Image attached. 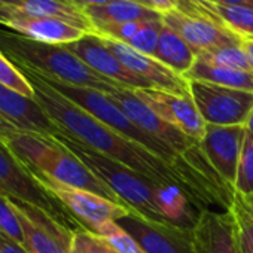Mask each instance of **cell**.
<instances>
[{
	"mask_svg": "<svg viewBox=\"0 0 253 253\" xmlns=\"http://www.w3.org/2000/svg\"><path fill=\"white\" fill-rule=\"evenodd\" d=\"M18 67L32 84L35 89V100L39 103L60 133L76 139L78 142L145 177H149L161 185L182 189L198 209V211H203L213 204L226 209L223 201L203 183L180 171L174 166L166 163L142 145L109 128L107 125L89 115L81 106L55 91L30 69L21 66Z\"/></svg>",
	"mask_w": 253,
	"mask_h": 253,
	"instance_id": "6da1fadb",
	"label": "cell"
},
{
	"mask_svg": "<svg viewBox=\"0 0 253 253\" xmlns=\"http://www.w3.org/2000/svg\"><path fill=\"white\" fill-rule=\"evenodd\" d=\"M0 137L33 173L125 206L106 183L91 173L89 169L54 136L32 131H8Z\"/></svg>",
	"mask_w": 253,
	"mask_h": 253,
	"instance_id": "7a4b0ae2",
	"label": "cell"
},
{
	"mask_svg": "<svg viewBox=\"0 0 253 253\" xmlns=\"http://www.w3.org/2000/svg\"><path fill=\"white\" fill-rule=\"evenodd\" d=\"M0 51L17 66L57 82L92 88L106 94L122 88L94 72L64 45L38 42L8 29H0Z\"/></svg>",
	"mask_w": 253,
	"mask_h": 253,
	"instance_id": "3957f363",
	"label": "cell"
},
{
	"mask_svg": "<svg viewBox=\"0 0 253 253\" xmlns=\"http://www.w3.org/2000/svg\"><path fill=\"white\" fill-rule=\"evenodd\" d=\"M54 137L69 148L89 169L91 173L106 183L134 213L152 222L173 225L163 210L161 198L167 185H161L136 173L134 170L104 157L67 134L58 131Z\"/></svg>",
	"mask_w": 253,
	"mask_h": 253,
	"instance_id": "277c9868",
	"label": "cell"
},
{
	"mask_svg": "<svg viewBox=\"0 0 253 253\" xmlns=\"http://www.w3.org/2000/svg\"><path fill=\"white\" fill-rule=\"evenodd\" d=\"M0 194L20 203L36 206L67 228L76 231L82 226L39 182L38 176L18 158L0 137Z\"/></svg>",
	"mask_w": 253,
	"mask_h": 253,
	"instance_id": "5b68a950",
	"label": "cell"
},
{
	"mask_svg": "<svg viewBox=\"0 0 253 253\" xmlns=\"http://www.w3.org/2000/svg\"><path fill=\"white\" fill-rule=\"evenodd\" d=\"M189 94L209 125H244L253 109V92L201 81H189Z\"/></svg>",
	"mask_w": 253,
	"mask_h": 253,
	"instance_id": "8992f818",
	"label": "cell"
},
{
	"mask_svg": "<svg viewBox=\"0 0 253 253\" xmlns=\"http://www.w3.org/2000/svg\"><path fill=\"white\" fill-rule=\"evenodd\" d=\"M36 176L42 186L54 198H57V201L84 229L95 232L101 225L107 222H118L133 211L126 206L116 204L92 192L72 188L39 174Z\"/></svg>",
	"mask_w": 253,
	"mask_h": 253,
	"instance_id": "52a82bcc",
	"label": "cell"
},
{
	"mask_svg": "<svg viewBox=\"0 0 253 253\" xmlns=\"http://www.w3.org/2000/svg\"><path fill=\"white\" fill-rule=\"evenodd\" d=\"M110 100L128 116L134 124H137L143 131L154 136L158 140H163L171 146L176 152L188 158H201L204 157L200 143L185 133H182L174 125L169 124L160 118L151 107H148L133 89L116 88L107 94Z\"/></svg>",
	"mask_w": 253,
	"mask_h": 253,
	"instance_id": "ba28073f",
	"label": "cell"
},
{
	"mask_svg": "<svg viewBox=\"0 0 253 253\" xmlns=\"http://www.w3.org/2000/svg\"><path fill=\"white\" fill-rule=\"evenodd\" d=\"M14 204L23 226V246L29 253H72L73 229L36 206L20 201Z\"/></svg>",
	"mask_w": 253,
	"mask_h": 253,
	"instance_id": "9c48e42d",
	"label": "cell"
},
{
	"mask_svg": "<svg viewBox=\"0 0 253 253\" xmlns=\"http://www.w3.org/2000/svg\"><path fill=\"white\" fill-rule=\"evenodd\" d=\"M163 21L183 38L195 55L241 42V39L231 35L213 20L195 11L182 0L176 11L163 15Z\"/></svg>",
	"mask_w": 253,
	"mask_h": 253,
	"instance_id": "30bf717a",
	"label": "cell"
},
{
	"mask_svg": "<svg viewBox=\"0 0 253 253\" xmlns=\"http://www.w3.org/2000/svg\"><path fill=\"white\" fill-rule=\"evenodd\" d=\"M118 223L133 235L145 253H198L192 229L152 222L134 211Z\"/></svg>",
	"mask_w": 253,
	"mask_h": 253,
	"instance_id": "8fae6325",
	"label": "cell"
},
{
	"mask_svg": "<svg viewBox=\"0 0 253 253\" xmlns=\"http://www.w3.org/2000/svg\"><path fill=\"white\" fill-rule=\"evenodd\" d=\"M246 136L244 125L232 126H219L209 125L206 126V134L200 142V148L217 173V176L232 189L237 179V170L241 155V148Z\"/></svg>",
	"mask_w": 253,
	"mask_h": 253,
	"instance_id": "7c38bea8",
	"label": "cell"
},
{
	"mask_svg": "<svg viewBox=\"0 0 253 253\" xmlns=\"http://www.w3.org/2000/svg\"><path fill=\"white\" fill-rule=\"evenodd\" d=\"M133 91L160 118L174 125L176 128L198 143L203 140L207 124L198 113L191 95H179L157 88H142Z\"/></svg>",
	"mask_w": 253,
	"mask_h": 253,
	"instance_id": "4fadbf2b",
	"label": "cell"
},
{
	"mask_svg": "<svg viewBox=\"0 0 253 253\" xmlns=\"http://www.w3.org/2000/svg\"><path fill=\"white\" fill-rule=\"evenodd\" d=\"M0 26L38 42L67 45L89 35L69 23L29 14L20 8H0Z\"/></svg>",
	"mask_w": 253,
	"mask_h": 253,
	"instance_id": "5bb4252c",
	"label": "cell"
},
{
	"mask_svg": "<svg viewBox=\"0 0 253 253\" xmlns=\"http://www.w3.org/2000/svg\"><path fill=\"white\" fill-rule=\"evenodd\" d=\"M8 131H32L54 136L58 128L35 97H26L0 84V136Z\"/></svg>",
	"mask_w": 253,
	"mask_h": 253,
	"instance_id": "9a60e30c",
	"label": "cell"
},
{
	"mask_svg": "<svg viewBox=\"0 0 253 253\" xmlns=\"http://www.w3.org/2000/svg\"><path fill=\"white\" fill-rule=\"evenodd\" d=\"M104 45L119 58V61L133 72L136 76L143 79L151 85V88H157L161 91L179 94V95H191L189 94V81L164 66L161 61H158L152 55L142 54L125 43L112 41V39H103L100 38Z\"/></svg>",
	"mask_w": 253,
	"mask_h": 253,
	"instance_id": "2e32d148",
	"label": "cell"
},
{
	"mask_svg": "<svg viewBox=\"0 0 253 253\" xmlns=\"http://www.w3.org/2000/svg\"><path fill=\"white\" fill-rule=\"evenodd\" d=\"M76 57H79L86 66L103 78L118 84L126 89H142L151 88L148 82L136 76L126 69L119 58L104 45V42L95 35H85L79 41L64 45Z\"/></svg>",
	"mask_w": 253,
	"mask_h": 253,
	"instance_id": "e0dca14e",
	"label": "cell"
},
{
	"mask_svg": "<svg viewBox=\"0 0 253 253\" xmlns=\"http://www.w3.org/2000/svg\"><path fill=\"white\" fill-rule=\"evenodd\" d=\"M192 237L198 253H240L235 223L228 211H200Z\"/></svg>",
	"mask_w": 253,
	"mask_h": 253,
	"instance_id": "ac0fdd59",
	"label": "cell"
},
{
	"mask_svg": "<svg viewBox=\"0 0 253 253\" xmlns=\"http://www.w3.org/2000/svg\"><path fill=\"white\" fill-rule=\"evenodd\" d=\"M238 39L253 38V5H223L214 0H182Z\"/></svg>",
	"mask_w": 253,
	"mask_h": 253,
	"instance_id": "d6986e66",
	"label": "cell"
},
{
	"mask_svg": "<svg viewBox=\"0 0 253 253\" xmlns=\"http://www.w3.org/2000/svg\"><path fill=\"white\" fill-rule=\"evenodd\" d=\"M85 14L89 18L92 29L107 24H121L128 21H149V20L161 18V15L152 11L151 8L133 2V0H110L109 3L86 8Z\"/></svg>",
	"mask_w": 253,
	"mask_h": 253,
	"instance_id": "ffe728a7",
	"label": "cell"
},
{
	"mask_svg": "<svg viewBox=\"0 0 253 253\" xmlns=\"http://www.w3.org/2000/svg\"><path fill=\"white\" fill-rule=\"evenodd\" d=\"M155 58L173 72L185 76L194 66L197 55L183 38L166 23L163 24Z\"/></svg>",
	"mask_w": 253,
	"mask_h": 253,
	"instance_id": "44dd1931",
	"label": "cell"
},
{
	"mask_svg": "<svg viewBox=\"0 0 253 253\" xmlns=\"http://www.w3.org/2000/svg\"><path fill=\"white\" fill-rule=\"evenodd\" d=\"M185 78L188 81H201L226 88L253 92V72L222 67L198 58L195 60L191 70L185 75Z\"/></svg>",
	"mask_w": 253,
	"mask_h": 253,
	"instance_id": "7402d4cb",
	"label": "cell"
},
{
	"mask_svg": "<svg viewBox=\"0 0 253 253\" xmlns=\"http://www.w3.org/2000/svg\"><path fill=\"white\" fill-rule=\"evenodd\" d=\"M226 211L234 219L241 252L253 253V206L246 197L235 192Z\"/></svg>",
	"mask_w": 253,
	"mask_h": 253,
	"instance_id": "603a6c76",
	"label": "cell"
},
{
	"mask_svg": "<svg viewBox=\"0 0 253 253\" xmlns=\"http://www.w3.org/2000/svg\"><path fill=\"white\" fill-rule=\"evenodd\" d=\"M198 60H203L206 63L210 64H216V66H222V67H229V69H237V70H246V72H253L247 55L240 43H234V45H226V46H220L207 52H203L200 55H197Z\"/></svg>",
	"mask_w": 253,
	"mask_h": 253,
	"instance_id": "cb8c5ba5",
	"label": "cell"
},
{
	"mask_svg": "<svg viewBox=\"0 0 253 253\" xmlns=\"http://www.w3.org/2000/svg\"><path fill=\"white\" fill-rule=\"evenodd\" d=\"M234 189L246 198L253 195V134L247 131L241 148Z\"/></svg>",
	"mask_w": 253,
	"mask_h": 253,
	"instance_id": "d4e9b609",
	"label": "cell"
},
{
	"mask_svg": "<svg viewBox=\"0 0 253 253\" xmlns=\"http://www.w3.org/2000/svg\"><path fill=\"white\" fill-rule=\"evenodd\" d=\"M95 234L103 237L118 253H145L133 235L126 232L118 222H107L101 225Z\"/></svg>",
	"mask_w": 253,
	"mask_h": 253,
	"instance_id": "484cf974",
	"label": "cell"
},
{
	"mask_svg": "<svg viewBox=\"0 0 253 253\" xmlns=\"http://www.w3.org/2000/svg\"><path fill=\"white\" fill-rule=\"evenodd\" d=\"M163 24H164L163 17L161 18H157V20L146 21L140 27V30L128 42H126L125 45L133 48V49H136V51H139V52H142V54L155 57Z\"/></svg>",
	"mask_w": 253,
	"mask_h": 253,
	"instance_id": "4316f807",
	"label": "cell"
},
{
	"mask_svg": "<svg viewBox=\"0 0 253 253\" xmlns=\"http://www.w3.org/2000/svg\"><path fill=\"white\" fill-rule=\"evenodd\" d=\"M0 84L9 86L11 89L26 95L35 97V89L20 67L12 63L2 51H0Z\"/></svg>",
	"mask_w": 253,
	"mask_h": 253,
	"instance_id": "83f0119b",
	"label": "cell"
},
{
	"mask_svg": "<svg viewBox=\"0 0 253 253\" xmlns=\"http://www.w3.org/2000/svg\"><path fill=\"white\" fill-rule=\"evenodd\" d=\"M0 234L23 244L24 234L14 201L0 194Z\"/></svg>",
	"mask_w": 253,
	"mask_h": 253,
	"instance_id": "f1b7e54d",
	"label": "cell"
},
{
	"mask_svg": "<svg viewBox=\"0 0 253 253\" xmlns=\"http://www.w3.org/2000/svg\"><path fill=\"white\" fill-rule=\"evenodd\" d=\"M72 253H118L103 237L88 229L73 231Z\"/></svg>",
	"mask_w": 253,
	"mask_h": 253,
	"instance_id": "f546056e",
	"label": "cell"
},
{
	"mask_svg": "<svg viewBox=\"0 0 253 253\" xmlns=\"http://www.w3.org/2000/svg\"><path fill=\"white\" fill-rule=\"evenodd\" d=\"M179 2L180 0H149V5L157 14L163 17L166 14L176 11L179 8Z\"/></svg>",
	"mask_w": 253,
	"mask_h": 253,
	"instance_id": "4dcf8cb0",
	"label": "cell"
},
{
	"mask_svg": "<svg viewBox=\"0 0 253 253\" xmlns=\"http://www.w3.org/2000/svg\"><path fill=\"white\" fill-rule=\"evenodd\" d=\"M0 253H29L24 246L3 234H0Z\"/></svg>",
	"mask_w": 253,
	"mask_h": 253,
	"instance_id": "1f68e13d",
	"label": "cell"
},
{
	"mask_svg": "<svg viewBox=\"0 0 253 253\" xmlns=\"http://www.w3.org/2000/svg\"><path fill=\"white\" fill-rule=\"evenodd\" d=\"M241 46L247 55V60H249V64L253 70V38H249V39H241Z\"/></svg>",
	"mask_w": 253,
	"mask_h": 253,
	"instance_id": "d6a6232c",
	"label": "cell"
},
{
	"mask_svg": "<svg viewBox=\"0 0 253 253\" xmlns=\"http://www.w3.org/2000/svg\"><path fill=\"white\" fill-rule=\"evenodd\" d=\"M75 5H78L81 9H86V8H91V6H97V5H104V3H109L110 0H72Z\"/></svg>",
	"mask_w": 253,
	"mask_h": 253,
	"instance_id": "836d02e7",
	"label": "cell"
},
{
	"mask_svg": "<svg viewBox=\"0 0 253 253\" xmlns=\"http://www.w3.org/2000/svg\"><path fill=\"white\" fill-rule=\"evenodd\" d=\"M223 5H253V0H214Z\"/></svg>",
	"mask_w": 253,
	"mask_h": 253,
	"instance_id": "e575fe53",
	"label": "cell"
},
{
	"mask_svg": "<svg viewBox=\"0 0 253 253\" xmlns=\"http://www.w3.org/2000/svg\"><path fill=\"white\" fill-rule=\"evenodd\" d=\"M24 0H0V8H6V6H20Z\"/></svg>",
	"mask_w": 253,
	"mask_h": 253,
	"instance_id": "d590c367",
	"label": "cell"
},
{
	"mask_svg": "<svg viewBox=\"0 0 253 253\" xmlns=\"http://www.w3.org/2000/svg\"><path fill=\"white\" fill-rule=\"evenodd\" d=\"M244 128H246L247 133L253 134V109H252V112H250V115H249V118H247V121L244 124Z\"/></svg>",
	"mask_w": 253,
	"mask_h": 253,
	"instance_id": "8d00e7d4",
	"label": "cell"
},
{
	"mask_svg": "<svg viewBox=\"0 0 253 253\" xmlns=\"http://www.w3.org/2000/svg\"><path fill=\"white\" fill-rule=\"evenodd\" d=\"M133 2H137V3H142V5H145V6H148V8H151V5H149V0H133ZM152 9V8H151ZM154 11V9H152Z\"/></svg>",
	"mask_w": 253,
	"mask_h": 253,
	"instance_id": "74e56055",
	"label": "cell"
},
{
	"mask_svg": "<svg viewBox=\"0 0 253 253\" xmlns=\"http://www.w3.org/2000/svg\"><path fill=\"white\" fill-rule=\"evenodd\" d=\"M247 200H249V203L253 206V195H250V197H247Z\"/></svg>",
	"mask_w": 253,
	"mask_h": 253,
	"instance_id": "f35d334b",
	"label": "cell"
},
{
	"mask_svg": "<svg viewBox=\"0 0 253 253\" xmlns=\"http://www.w3.org/2000/svg\"><path fill=\"white\" fill-rule=\"evenodd\" d=\"M240 253H243V252H241V249H240Z\"/></svg>",
	"mask_w": 253,
	"mask_h": 253,
	"instance_id": "ab89813d",
	"label": "cell"
}]
</instances>
